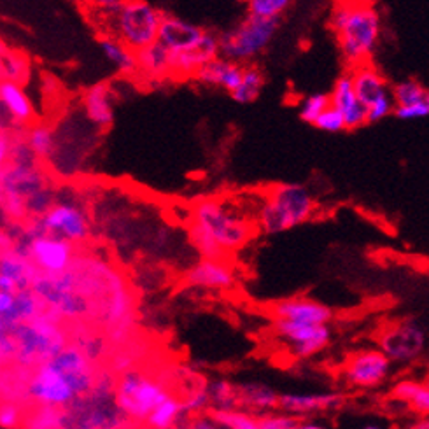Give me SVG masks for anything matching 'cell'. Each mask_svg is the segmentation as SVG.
I'll return each mask as SVG.
<instances>
[{
    "mask_svg": "<svg viewBox=\"0 0 429 429\" xmlns=\"http://www.w3.org/2000/svg\"><path fill=\"white\" fill-rule=\"evenodd\" d=\"M95 384L91 361L78 347H63L39 364L28 382V396L41 407L65 408Z\"/></svg>",
    "mask_w": 429,
    "mask_h": 429,
    "instance_id": "cell-1",
    "label": "cell"
},
{
    "mask_svg": "<svg viewBox=\"0 0 429 429\" xmlns=\"http://www.w3.org/2000/svg\"><path fill=\"white\" fill-rule=\"evenodd\" d=\"M329 28L337 36L339 48L347 65L370 62L381 41L382 21L375 6L337 4L329 16Z\"/></svg>",
    "mask_w": 429,
    "mask_h": 429,
    "instance_id": "cell-2",
    "label": "cell"
},
{
    "mask_svg": "<svg viewBox=\"0 0 429 429\" xmlns=\"http://www.w3.org/2000/svg\"><path fill=\"white\" fill-rule=\"evenodd\" d=\"M316 202L305 186L284 182L273 186L258 214V228L267 235H277L309 221Z\"/></svg>",
    "mask_w": 429,
    "mask_h": 429,
    "instance_id": "cell-3",
    "label": "cell"
},
{
    "mask_svg": "<svg viewBox=\"0 0 429 429\" xmlns=\"http://www.w3.org/2000/svg\"><path fill=\"white\" fill-rule=\"evenodd\" d=\"M189 225L200 228L226 254L248 245L256 233V228L248 219L214 198H205L193 207Z\"/></svg>",
    "mask_w": 429,
    "mask_h": 429,
    "instance_id": "cell-4",
    "label": "cell"
},
{
    "mask_svg": "<svg viewBox=\"0 0 429 429\" xmlns=\"http://www.w3.org/2000/svg\"><path fill=\"white\" fill-rule=\"evenodd\" d=\"M163 13L149 0H123L112 13L111 32L134 51L146 48L158 39Z\"/></svg>",
    "mask_w": 429,
    "mask_h": 429,
    "instance_id": "cell-5",
    "label": "cell"
},
{
    "mask_svg": "<svg viewBox=\"0 0 429 429\" xmlns=\"http://www.w3.org/2000/svg\"><path fill=\"white\" fill-rule=\"evenodd\" d=\"M169 394L166 387L157 378L130 370L116 382L114 405L134 424H146L147 415Z\"/></svg>",
    "mask_w": 429,
    "mask_h": 429,
    "instance_id": "cell-6",
    "label": "cell"
},
{
    "mask_svg": "<svg viewBox=\"0 0 429 429\" xmlns=\"http://www.w3.org/2000/svg\"><path fill=\"white\" fill-rule=\"evenodd\" d=\"M280 20L248 14L235 28L219 36V55L237 63H248L268 48Z\"/></svg>",
    "mask_w": 429,
    "mask_h": 429,
    "instance_id": "cell-7",
    "label": "cell"
},
{
    "mask_svg": "<svg viewBox=\"0 0 429 429\" xmlns=\"http://www.w3.org/2000/svg\"><path fill=\"white\" fill-rule=\"evenodd\" d=\"M16 341V358L23 364L43 363L53 358L56 352L65 347V335L62 329L46 316H37L21 322L14 329Z\"/></svg>",
    "mask_w": 429,
    "mask_h": 429,
    "instance_id": "cell-8",
    "label": "cell"
},
{
    "mask_svg": "<svg viewBox=\"0 0 429 429\" xmlns=\"http://www.w3.org/2000/svg\"><path fill=\"white\" fill-rule=\"evenodd\" d=\"M273 333L287 344L295 358L307 359L328 347L332 341L329 324H312V322L277 319L273 321Z\"/></svg>",
    "mask_w": 429,
    "mask_h": 429,
    "instance_id": "cell-9",
    "label": "cell"
},
{
    "mask_svg": "<svg viewBox=\"0 0 429 429\" xmlns=\"http://www.w3.org/2000/svg\"><path fill=\"white\" fill-rule=\"evenodd\" d=\"M426 329L420 322L408 319L387 328L378 339V349L391 363L408 364L423 356L426 349Z\"/></svg>",
    "mask_w": 429,
    "mask_h": 429,
    "instance_id": "cell-10",
    "label": "cell"
},
{
    "mask_svg": "<svg viewBox=\"0 0 429 429\" xmlns=\"http://www.w3.org/2000/svg\"><path fill=\"white\" fill-rule=\"evenodd\" d=\"M391 370H393V363L387 359L381 349H366V351L356 352L345 361L341 368V377L345 386L368 391L386 384Z\"/></svg>",
    "mask_w": 429,
    "mask_h": 429,
    "instance_id": "cell-11",
    "label": "cell"
},
{
    "mask_svg": "<svg viewBox=\"0 0 429 429\" xmlns=\"http://www.w3.org/2000/svg\"><path fill=\"white\" fill-rule=\"evenodd\" d=\"M26 258L46 275H58L70 268L74 260V244L56 235L39 231L30 238Z\"/></svg>",
    "mask_w": 429,
    "mask_h": 429,
    "instance_id": "cell-12",
    "label": "cell"
},
{
    "mask_svg": "<svg viewBox=\"0 0 429 429\" xmlns=\"http://www.w3.org/2000/svg\"><path fill=\"white\" fill-rule=\"evenodd\" d=\"M43 233L56 235L72 244L85 242L90 237V221L81 207L74 203L49 205L39 219Z\"/></svg>",
    "mask_w": 429,
    "mask_h": 429,
    "instance_id": "cell-13",
    "label": "cell"
},
{
    "mask_svg": "<svg viewBox=\"0 0 429 429\" xmlns=\"http://www.w3.org/2000/svg\"><path fill=\"white\" fill-rule=\"evenodd\" d=\"M216 56H219V36L211 30H203L202 39L193 48L170 53V78H193L203 63Z\"/></svg>",
    "mask_w": 429,
    "mask_h": 429,
    "instance_id": "cell-14",
    "label": "cell"
},
{
    "mask_svg": "<svg viewBox=\"0 0 429 429\" xmlns=\"http://www.w3.org/2000/svg\"><path fill=\"white\" fill-rule=\"evenodd\" d=\"M344 403V394L337 391H321V393H286L279 394V408L293 415L309 417L319 412H328Z\"/></svg>",
    "mask_w": 429,
    "mask_h": 429,
    "instance_id": "cell-15",
    "label": "cell"
},
{
    "mask_svg": "<svg viewBox=\"0 0 429 429\" xmlns=\"http://www.w3.org/2000/svg\"><path fill=\"white\" fill-rule=\"evenodd\" d=\"M184 280L191 287L228 291L235 286V272L230 265L225 263V260L203 258L186 272Z\"/></svg>",
    "mask_w": 429,
    "mask_h": 429,
    "instance_id": "cell-16",
    "label": "cell"
},
{
    "mask_svg": "<svg viewBox=\"0 0 429 429\" xmlns=\"http://www.w3.org/2000/svg\"><path fill=\"white\" fill-rule=\"evenodd\" d=\"M203 36L202 26L195 23L182 20L174 14L163 13L161 23L158 28V43L165 46L170 53L184 51V49L193 48Z\"/></svg>",
    "mask_w": 429,
    "mask_h": 429,
    "instance_id": "cell-17",
    "label": "cell"
},
{
    "mask_svg": "<svg viewBox=\"0 0 429 429\" xmlns=\"http://www.w3.org/2000/svg\"><path fill=\"white\" fill-rule=\"evenodd\" d=\"M329 105L337 109L344 117L345 130H356L366 125V109L356 97L352 88L351 74H344L329 93Z\"/></svg>",
    "mask_w": 429,
    "mask_h": 429,
    "instance_id": "cell-18",
    "label": "cell"
},
{
    "mask_svg": "<svg viewBox=\"0 0 429 429\" xmlns=\"http://www.w3.org/2000/svg\"><path fill=\"white\" fill-rule=\"evenodd\" d=\"M242 72H244L242 63L231 62V60L219 55L216 58L208 60L207 63H203L193 78L205 86L221 88L228 91V93H231V91L237 88L238 83H240Z\"/></svg>",
    "mask_w": 429,
    "mask_h": 429,
    "instance_id": "cell-19",
    "label": "cell"
},
{
    "mask_svg": "<svg viewBox=\"0 0 429 429\" xmlns=\"http://www.w3.org/2000/svg\"><path fill=\"white\" fill-rule=\"evenodd\" d=\"M273 317L291 319L312 324H329L333 319V310L310 298H290L273 305Z\"/></svg>",
    "mask_w": 429,
    "mask_h": 429,
    "instance_id": "cell-20",
    "label": "cell"
},
{
    "mask_svg": "<svg viewBox=\"0 0 429 429\" xmlns=\"http://www.w3.org/2000/svg\"><path fill=\"white\" fill-rule=\"evenodd\" d=\"M349 74H351L352 88H354L356 97L359 98L364 109L374 104L375 100H378V98L391 95V86L387 85L384 75L371 65L370 62L352 67V70Z\"/></svg>",
    "mask_w": 429,
    "mask_h": 429,
    "instance_id": "cell-21",
    "label": "cell"
},
{
    "mask_svg": "<svg viewBox=\"0 0 429 429\" xmlns=\"http://www.w3.org/2000/svg\"><path fill=\"white\" fill-rule=\"evenodd\" d=\"M37 277V268L28 258L16 254H4L0 258V290L16 293L20 290H28Z\"/></svg>",
    "mask_w": 429,
    "mask_h": 429,
    "instance_id": "cell-22",
    "label": "cell"
},
{
    "mask_svg": "<svg viewBox=\"0 0 429 429\" xmlns=\"http://www.w3.org/2000/svg\"><path fill=\"white\" fill-rule=\"evenodd\" d=\"M137 74L146 81L159 83L170 78V51L158 41L135 51Z\"/></svg>",
    "mask_w": 429,
    "mask_h": 429,
    "instance_id": "cell-23",
    "label": "cell"
},
{
    "mask_svg": "<svg viewBox=\"0 0 429 429\" xmlns=\"http://www.w3.org/2000/svg\"><path fill=\"white\" fill-rule=\"evenodd\" d=\"M83 109H85L86 117L91 125L97 128H109L114 121V107H112V93L109 85L98 83L90 90H86L83 97Z\"/></svg>",
    "mask_w": 429,
    "mask_h": 429,
    "instance_id": "cell-24",
    "label": "cell"
},
{
    "mask_svg": "<svg viewBox=\"0 0 429 429\" xmlns=\"http://www.w3.org/2000/svg\"><path fill=\"white\" fill-rule=\"evenodd\" d=\"M0 105L16 123H30L36 116L32 100L25 93L23 86L9 79H0Z\"/></svg>",
    "mask_w": 429,
    "mask_h": 429,
    "instance_id": "cell-25",
    "label": "cell"
},
{
    "mask_svg": "<svg viewBox=\"0 0 429 429\" xmlns=\"http://www.w3.org/2000/svg\"><path fill=\"white\" fill-rule=\"evenodd\" d=\"M102 55L105 56L111 65L120 72L121 75H135L137 74V60L135 51L128 48L123 41L117 39L112 33H104L98 39Z\"/></svg>",
    "mask_w": 429,
    "mask_h": 429,
    "instance_id": "cell-26",
    "label": "cell"
},
{
    "mask_svg": "<svg viewBox=\"0 0 429 429\" xmlns=\"http://www.w3.org/2000/svg\"><path fill=\"white\" fill-rule=\"evenodd\" d=\"M238 407H244L249 412L268 413L279 408V394L275 389L265 384H244L237 387Z\"/></svg>",
    "mask_w": 429,
    "mask_h": 429,
    "instance_id": "cell-27",
    "label": "cell"
},
{
    "mask_svg": "<svg viewBox=\"0 0 429 429\" xmlns=\"http://www.w3.org/2000/svg\"><path fill=\"white\" fill-rule=\"evenodd\" d=\"M393 398L398 403L413 410L419 415H428L429 412V387L415 381H400L393 387Z\"/></svg>",
    "mask_w": 429,
    "mask_h": 429,
    "instance_id": "cell-28",
    "label": "cell"
},
{
    "mask_svg": "<svg viewBox=\"0 0 429 429\" xmlns=\"http://www.w3.org/2000/svg\"><path fill=\"white\" fill-rule=\"evenodd\" d=\"M184 415L186 412L184 408H182V400L169 393L159 401L157 407L153 408V412L147 415L146 424L154 429H170L176 428Z\"/></svg>",
    "mask_w": 429,
    "mask_h": 429,
    "instance_id": "cell-29",
    "label": "cell"
},
{
    "mask_svg": "<svg viewBox=\"0 0 429 429\" xmlns=\"http://www.w3.org/2000/svg\"><path fill=\"white\" fill-rule=\"evenodd\" d=\"M265 86V75L263 72L254 65H244L242 72V79L238 86L231 91V98L238 104H250L260 97L261 90Z\"/></svg>",
    "mask_w": 429,
    "mask_h": 429,
    "instance_id": "cell-30",
    "label": "cell"
},
{
    "mask_svg": "<svg viewBox=\"0 0 429 429\" xmlns=\"http://www.w3.org/2000/svg\"><path fill=\"white\" fill-rule=\"evenodd\" d=\"M208 417L218 428L225 429H258V417L249 410L233 408H211Z\"/></svg>",
    "mask_w": 429,
    "mask_h": 429,
    "instance_id": "cell-31",
    "label": "cell"
},
{
    "mask_svg": "<svg viewBox=\"0 0 429 429\" xmlns=\"http://www.w3.org/2000/svg\"><path fill=\"white\" fill-rule=\"evenodd\" d=\"M0 74H2V79H9V81L23 85L30 75L28 56L20 51L7 49L6 55L0 58Z\"/></svg>",
    "mask_w": 429,
    "mask_h": 429,
    "instance_id": "cell-32",
    "label": "cell"
},
{
    "mask_svg": "<svg viewBox=\"0 0 429 429\" xmlns=\"http://www.w3.org/2000/svg\"><path fill=\"white\" fill-rule=\"evenodd\" d=\"M30 153L37 158L48 159L55 153V134L46 125H37L30 130L28 144H26Z\"/></svg>",
    "mask_w": 429,
    "mask_h": 429,
    "instance_id": "cell-33",
    "label": "cell"
},
{
    "mask_svg": "<svg viewBox=\"0 0 429 429\" xmlns=\"http://www.w3.org/2000/svg\"><path fill=\"white\" fill-rule=\"evenodd\" d=\"M391 97H393L394 105H408L415 102L429 100L428 90L415 79H405L391 88Z\"/></svg>",
    "mask_w": 429,
    "mask_h": 429,
    "instance_id": "cell-34",
    "label": "cell"
},
{
    "mask_svg": "<svg viewBox=\"0 0 429 429\" xmlns=\"http://www.w3.org/2000/svg\"><path fill=\"white\" fill-rule=\"evenodd\" d=\"M211 408H233L238 407L237 387L228 381H214L207 386Z\"/></svg>",
    "mask_w": 429,
    "mask_h": 429,
    "instance_id": "cell-35",
    "label": "cell"
},
{
    "mask_svg": "<svg viewBox=\"0 0 429 429\" xmlns=\"http://www.w3.org/2000/svg\"><path fill=\"white\" fill-rule=\"evenodd\" d=\"M245 4H248L249 14L280 20L291 7L293 0H245Z\"/></svg>",
    "mask_w": 429,
    "mask_h": 429,
    "instance_id": "cell-36",
    "label": "cell"
},
{
    "mask_svg": "<svg viewBox=\"0 0 429 429\" xmlns=\"http://www.w3.org/2000/svg\"><path fill=\"white\" fill-rule=\"evenodd\" d=\"M329 105V95L326 93H314L309 95L307 98H303L302 104H300V120L305 121V123L312 125L316 121V117L324 111Z\"/></svg>",
    "mask_w": 429,
    "mask_h": 429,
    "instance_id": "cell-37",
    "label": "cell"
},
{
    "mask_svg": "<svg viewBox=\"0 0 429 429\" xmlns=\"http://www.w3.org/2000/svg\"><path fill=\"white\" fill-rule=\"evenodd\" d=\"M300 423L293 413H263L258 417V429H300Z\"/></svg>",
    "mask_w": 429,
    "mask_h": 429,
    "instance_id": "cell-38",
    "label": "cell"
},
{
    "mask_svg": "<svg viewBox=\"0 0 429 429\" xmlns=\"http://www.w3.org/2000/svg\"><path fill=\"white\" fill-rule=\"evenodd\" d=\"M314 127L319 128L322 132H328V134H339V132L345 130V123L341 114L337 111L333 105H328L314 121Z\"/></svg>",
    "mask_w": 429,
    "mask_h": 429,
    "instance_id": "cell-39",
    "label": "cell"
},
{
    "mask_svg": "<svg viewBox=\"0 0 429 429\" xmlns=\"http://www.w3.org/2000/svg\"><path fill=\"white\" fill-rule=\"evenodd\" d=\"M182 408H184L186 413H202L205 410L211 408L207 387H198V389L191 391V393L182 400Z\"/></svg>",
    "mask_w": 429,
    "mask_h": 429,
    "instance_id": "cell-40",
    "label": "cell"
},
{
    "mask_svg": "<svg viewBox=\"0 0 429 429\" xmlns=\"http://www.w3.org/2000/svg\"><path fill=\"white\" fill-rule=\"evenodd\" d=\"M394 111V100L391 95L378 98L374 104L366 107V123H378V121L386 120Z\"/></svg>",
    "mask_w": 429,
    "mask_h": 429,
    "instance_id": "cell-41",
    "label": "cell"
},
{
    "mask_svg": "<svg viewBox=\"0 0 429 429\" xmlns=\"http://www.w3.org/2000/svg\"><path fill=\"white\" fill-rule=\"evenodd\" d=\"M393 114L401 121L423 120V117H428L429 114V100L415 102V104L408 105H394Z\"/></svg>",
    "mask_w": 429,
    "mask_h": 429,
    "instance_id": "cell-42",
    "label": "cell"
},
{
    "mask_svg": "<svg viewBox=\"0 0 429 429\" xmlns=\"http://www.w3.org/2000/svg\"><path fill=\"white\" fill-rule=\"evenodd\" d=\"M14 302H16V293L0 290V316L9 322L11 328H13V332L16 329V326H18L16 317H14Z\"/></svg>",
    "mask_w": 429,
    "mask_h": 429,
    "instance_id": "cell-43",
    "label": "cell"
},
{
    "mask_svg": "<svg viewBox=\"0 0 429 429\" xmlns=\"http://www.w3.org/2000/svg\"><path fill=\"white\" fill-rule=\"evenodd\" d=\"M21 423V410L13 403L0 405V428H16Z\"/></svg>",
    "mask_w": 429,
    "mask_h": 429,
    "instance_id": "cell-44",
    "label": "cell"
},
{
    "mask_svg": "<svg viewBox=\"0 0 429 429\" xmlns=\"http://www.w3.org/2000/svg\"><path fill=\"white\" fill-rule=\"evenodd\" d=\"M85 2L88 4L90 7H93V9L109 14V13H112V11L116 9V7L120 6L123 0H85Z\"/></svg>",
    "mask_w": 429,
    "mask_h": 429,
    "instance_id": "cell-45",
    "label": "cell"
},
{
    "mask_svg": "<svg viewBox=\"0 0 429 429\" xmlns=\"http://www.w3.org/2000/svg\"><path fill=\"white\" fill-rule=\"evenodd\" d=\"M11 157V142L6 135L0 134V174H4L6 170L7 161Z\"/></svg>",
    "mask_w": 429,
    "mask_h": 429,
    "instance_id": "cell-46",
    "label": "cell"
},
{
    "mask_svg": "<svg viewBox=\"0 0 429 429\" xmlns=\"http://www.w3.org/2000/svg\"><path fill=\"white\" fill-rule=\"evenodd\" d=\"M191 428H195V429H216L218 426H216L214 420H212L211 417H208V413H207L205 417H200V419L193 420Z\"/></svg>",
    "mask_w": 429,
    "mask_h": 429,
    "instance_id": "cell-47",
    "label": "cell"
},
{
    "mask_svg": "<svg viewBox=\"0 0 429 429\" xmlns=\"http://www.w3.org/2000/svg\"><path fill=\"white\" fill-rule=\"evenodd\" d=\"M358 4H364V6H377L378 0H356Z\"/></svg>",
    "mask_w": 429,
    "mask_h": 429,
    "instance_id": "cell-48",
    "label": "cell"
},
{
    "mask_svg": "<svg viewBox=\"0 0 429 429\" xmlns=\"http://www.w3.org/2000/svg\"><path fill=\"white\" fill-rule=\"evenodd\" d=\"M7 49H9V48H7V46L2 43V41H0V58H2V56L6 55V51H7Z\"/></svg>",
    "mask_w": 429,
    "mask_h": 429,
    "instance_id": "cell-49",
    "label": "cell"
},
{
    "mask_svg": "<svg viewBox=\"0 0 429 429\" xmlns=\"http://www.w3.org/2000/svg\"><path fill=\"white\" fill-rule=\"evenodd\" d=\"M337 4H352V2H356V0H335Z\"/></svg>",
    "mask_w": 429,
    "mask_h": 429,
    "instance_id": "cell-50",
    "label": "cell"
},
{
    "mask_svg": "<svg viewBox=\"0 0 429 429\" xmlns=\"http://www.w3.org/2000/svg\"><path fill=\"white\" fill-rule=\"evenodd\" d=\"M70 2H75V4H81V2H85V0H70Z\"/></svg>",
    "mask_w": 429,
    "mask_h": 429,
    "instance_id": "cell-51",
    "label": "cell"
},
{
    "mask_svg": "<svg viewBox=\"0 0 429 429\" xmlns=\"http://www.w3.org/2000/svg\"><path fill=\"white\" fill-rule=\"evenodd\" d=\"M235 2H245V0H235Z\"/></svg>",
    "mask_w": 429,
    "mask_h": 429,
    "instance_id": "cell-52",
    "label": "cell"
},
{
    "mask_svg": "<svg viewBox=\"0 0 429 429\" xmlns=\"http://www.w3.org/2000/svg\"><path fill=\"white\" fill-rule=\"evenodd\" d=\"M0 79H2V74H0Z\"/></svg>",
    "mask_w": 429,
    "mask_h": 429,
    "instance_id": "cell-53",
    "label": "cell"
}]
</instances>
